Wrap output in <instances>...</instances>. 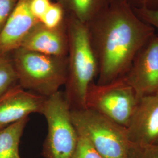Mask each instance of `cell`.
Instances as JSON below:
<instances>
[{
    "label": "cell",
    "instance_id": "17",
    "mask_svg": "<svg viewBox=\"0 0 158 158\" xmlns=\"http://www.w3.org/2000/svg\"><path fill=\"white\" fill-rule=\"evenodd\" d=\"M128 158H158V143L148 145L130 143Z\"/></svg>",
    "mask_w": 158,
    "mask_h": 158
},
{
    "label": "cell",
    "instance_id": "19",
    "mask_svg": "<svg viewBox=\"0 0 158 158\" xmlns=\"http://www.w3.org/2000/svg\"><path fill=\"white\" fill-rule=\"evenodd\" d=\"M136 14L152 28L158 34V9L149 10L145 8H133Z\"/></svg>",
    "mask_w": 158,
    "mask_h": 158
},
{
    "label": "cell",
    "instance_id": "7",
    "mask_svg": "<svg viewBox=\"0 0 158 158\" xmlns=\"http://www.w3.org/2000/svg\"><path fill=\"white\" fill-rule=\"evenodd\" d=\"M139 98L158 91V34H155L136 55L123 76Z\"/></svg>",
    "mask_w": 158,
    "mask_h": 158
},
{
    "label": "cell",
    "instance_id": "18",
    "mask_svg": "<svg viewBox=\"0 0 158 158\" xmlns=\"http://www.w3.org/2000/svg\"><path fill=\"white\" fill-rule=\"evenodd\" d=\"M18 0H0V34L4 28Z\"/></svg>",
    "mask_w": 158,
    "mask_h": 158
},
{
    "label": "cell",
    "instance_id": "14",
    "mask_svg": "<svg viewBox=\"0 0 158 158\" xmlns=\"http://www.w3.org/2000/svg\"><path fill=\"white\" fill-rule=\"evenodd\" d=\"M18 84V77L11 52L0 53V96Z\"/></svg>",
    "mask_w": 158,
    "mask_h": 158
},
{
    "label": "cell",
    "instance_id": "4",
    "mask_svg": "<svg viewBox=\"0 0 158 158\" xmlns=\"http://www.w3.org/2000/svg\"><path fill=\"white\" fill-rule=\"evenodd\" d=\"M78 134L86 137L102 158H128L127 129L89 108L71 110Z\"/></svg>",
    "mask_w": 158,
    "mask_h": 158
},
{
    "label": "cell",
    "instance_id": "20",
    "mask_svg": "<svg viewBox=\"0 0 158 158\" xmlns=\"http://www.w3.org/2000/svg\"><path fill=\"white\" fill-rule=\"evenodd\" d=\"M51 0H32L31 9L34 16L39 21L45 14L52 4Z\"/></svg>",
    "mask_w": 158,
    "mask_h": 158
},
{
    "label": "cell",
    "instance_id": "5",
    "mask_svg": "<svg viewBox=\"0 0 158 158\" xmlns=\"http://www.w3.org/2000/svg\"><path fill=\"white\" fill-rule=\"evenodd\" d=\"M41 114L48 124L42 149L44 158H72L77 145L79 134L73 123L71 108L64 92L59 91L46 98Z\"/></svg>",
    "mask_w": 158,
    "mask_h": 158
},
{
    "label": "cell",
    "instance_id": "13",
    "mask_svg": "<svg viewBox=\"0 0 158 158\" xmlns=\"http://www.w3.org/2000/svg\"><path fill=\"white\" fill-rule=\"evenodd\" d=\"M29 117L0 130V158H21L19 147Z\"/></svg>",
    "mask_w": 158,
    "mask_h": 158
},
{
    "label": "cell",
    "instance_id": "8",
    "mask_svg": "<svg viewBox=\"0 0 158 158\" xmlns=\"http://www.w3.org/2000/svg\"><path fill=\"white\" fill-rule=\"evenodd\" d=\"M130 143H158V91L138 99L135 110L126 128Z\"/></svg>",
    "mask_w": 158,
    "mask_h": 158
},
{
    "label": "cell",
    "instance_id": "9",
    "mask_svg": "<svg viewBox=\"0 0 158 158\" xmlns=\"http://www.w3.org/2000/svg\"><path fill=\"white\" fill-rule=\"evenodd\" d=\"M46 98L15 85L0 96V130L33 113L41 114Z\"/></svg>",
    "mask_w": 158,
    "mask_h": 158
},
{
    "label": "cell",
    "instance_id": "3",
    "mask_svg": "<svg viewBox=\"0 0 158 158\" xmlns=\"http://www.w3.org/2000/svg\"><path fill=\"white\" fill-rule=\"evenodd\" d=\"M18 84L27 90L45 98L65 85L68 57L55 56L19 48L11 52Z\"/></svg>",
    "mask_w": 158,
    "mask_h": 158
},
{
    "label": "cell",
    "instance_id": "10",
    "mask_svg": "<svg viewBox=\"0 0 158 158\" xmlns=\"http://www.w3.org/2000/svg\"><path fill=\"white\" fill-rule=\"evenodd\" d=\"M19 48L55 56H68L69 38L66 22L56 28L38 23L25 36Z\"/></svg>",
    "mask_w": 158,
    "mask_h": 158
},
{
    "label": "cell",
    "instance_id": "11",
    "mask_svg": "<svg viewBox=\"0 0 158 158\" xmlns=\"http://www.w3.org/2000/svg\"><path fill=\"white\" fill-rule=\"evenodd\" d=\"M32 0H18L5 27L0 34V53L19 48L29 31L40 23L31 9Z\"/></svg>",
    "mask_w": 158,
    "mask_h": 158
},
{
    "label": "cell",
    "instance_id": "21",
    "mask_svg": "<svg viewBox=\"0 0 158 158\" xmlns=\"http://www.w3.org/2000/svg\"><path fill=\"white\" fill-rule=\"evenodd\" d=\"M133 8L158 9V0H127Z\"/></svg>",
    "mask_w": 158,
    "mask_h": 158
},
{
    "label": "cell",
    "instance_id": "6",
    "mask_svg": "<svg viewBox=\"0 0 158 158\" xmlns=\"http://www.w3.org/2000/svg\"><path fill=\"white\" fill-rule=\"evenodd\" d=\"M138 97L123 76L105 85L92 83L85 97V108L94 110L127 128L135 110Z\"/></svg>",
    "mask_w": 158,
    "mask_h": 158
},
{
    "label": "cell",
    "instance_id": "1",
    "mask_svg": "<svg viewBox=\"0 0 158 158\" xmlns=\"http://www.w3.org/2000/svg\"><path fill=\"white\" fill-rule=\"evenodd\" d=\"M86 25L98 62V85L123 76L156 33L127 0H112Z\"/></svg>",
    "mask_w": 158,
    "mask_h": 158
},
{
    "label": "cell",
    "instance_id": "15",
    "mask_svg": "<svg viewBox=\"0 0 158 158\" xmlns=\"http://www.w3.org/2000/svg\"><path fill=\"white\" fill-rule=\"evenodd\" d=\"M66 20V14L62 7L56 2H52L49 9L40 21L46 27L56 28Z\"/></svg>",
    "mask_w": 158,
    "mask_h": 158
},
{
    "label": "cell",
    "instance_id": "12",
    "mask_svg": "<svg viewBox=\"0 0 158 158\" xmlns=\"http://www.w3.org/2000/svg\"><path fill=\"white\" fill-rule=\"evenodd\" d=\"M112 0H55L63 8L66 15L84 23L89 21L110 3Z\"/></svg>",
    "mask_w": 158,
    "mask_h": 158
},
{
    "label": "cell",
    "instance_id": "2",
    "mask_svg": "<svg viewBox=\"0 0 158 158\" xmlns=\"http://www.w3.org/2000/svg\"><path fill=\"white\" fill-rule=\"evenodd\" d=\"M69 38L68 75L64 92L71 110L85 108L90 85L97 76L98 66L85 23L66 15Z\"/></svg>",
    "mask_w": 158,
    "mask_h": 158
},
{
    "label": "cell",
    "instance_id": "16",
    "mask_svg": "<svg viewBox=\"0 0 158 158\" xmlns=\"http://www.w3.org/2000/svg\"><path fill=\"white\" fill-rule=\"evenodd\" d=\"M71 158H102L89 140L79 134L76 148Z\"/></svg>",
    "mask_w": 158,
    "mask_h": 158
}]
</instances>
